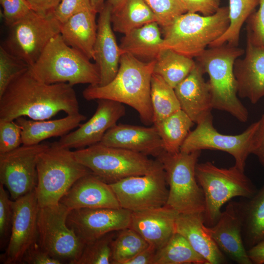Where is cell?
Wrapping results in <instances>:
<instances>
[{"label":"cell","instance_id":"6da1fadb","mask_svg":"<svg viewBox=\"0 0 264 264\" xmlns=\"http://www.w3.org/2000/svg\"><path fill=\"white\" fill-rule=\"evenodd\" d=\"M61 111L80 113L76 93L67 83L41 81L29 68L8 86L0 96V119L15 121L20 117L47 120Z\"/></svg>","mask_w":264,"mask_h":264},{"label":"cell","instance_id":"7a4b0ae2","mask_svg":"<svg viewBox=\"0 0 264 264\" xmlns=\"http://www.w3.org/2000/svg\"><path fill=\"white\" fill-rule=\"evenodd\" d=\"M155 60L143 62L129 53L122 54L117 73L108 84L89 85L83 91L88 101L108 99L129 105L146 125L153 124L151 79Z\"/></svg>","mask_w":264,"mask_h":264},{"label":"cell","instance_id":"3957f363","mask_svg":"<svg viewBox=\"0 0 264 264\" xmlns=\"http://www.w3.org/2000/svg\"><path fill=\"white\" fill-rule=\"evenodd\" d=\"M244 53L238 46L224 44L206 48L196 57V62L209 76L213 109L226 111L242 122L247 121L248 113L238 97L234 65Z\"/></svg>","mask_w":264,"mask_h":264},{"label":"cell","instance_id":"277c9868","mask_svg":"<svg viewBox=\"0 0 264 264\" xmlns=\"http://www.w3.org/2000/svg\"><path fill=\"white\" fill-rule=\"evenodd\" d=\"M90 60L66 44L59 34L50 40L29 69L36 78L48 84L97 85L100 81L98 68Z\"/></svg>","mask_w":264,"mask_h":264},{"label":"cell","instance_id":"5b68a950","mask_svg":"<svg viewBox=\"0 0 264 264\" xmlns=\"http://www.w3.org/2000/svg\"><path fill=\"white\" fill-rule=\"evenodd\" d=\"M229 25L228 7H220L214 14L208 16L186 12L163 28L161 49H170L196 58L222 36Z\"/></svg>","mask_w":264,"mask_h":264},{"label":"cell","instance_id":"8992f818","mask_svg":"<svg viewBox=\"0 0 264 264\" xmlns=\"http://www.w3.org/2000/svg\"><path fill=\"white\" fill-rule=\"evenodd\" d=\"M37 172L35 191L40 207L59 203L78 179L91 173L77 161L73 151L61 146L58 142L50 143L40 154Z\"/></svg>","mask_w":264,"mask_h":264},{"label":"cell","instance_id":"52a82bcc","mask_svg":"<svg viewBox=\"0 0 264 264\" xmlns=\"http://www.w3.org/2000/svg\"><path fill=\"white\" fill-rule=\"evenodd\" d=\"M196 176L205 199L203 213L205 224L213 226L221 213V207L232 198H248L257 192L250 179L234 165L228 168L218 167L211 162L197 163Z\"/></svg>","mask_w":264,"mask_h":264},{"label":"cell","instance_id":"ba28073f","mask_svg":"<svg viewBox=\"0 0 264 264\" xmlns=\"http://www.w3.org/2000/svg\"><path fill=\"white\" fill-rule=\"evenodd\" d=\"M201 151L169 153L163 151L156 158L165 172L168 197L165 205L178 214L204 213L205 199L196 176Z\"/></svg>","mask_w":264,"mask_h":264},{"label":"cell","instance_id":"9c48e42d","mask_svg":"<svg viewBox=\"0 0 264 264\" xmlns=\"http://www.w3.org/2000/svg\"><path fill=\"white\" fill-rule=\"evenodd\" d=\"M77 161L105 182L144 175L157 163L141 153L97 143L73 151Z\"/></svg>","mask_w":264,"mask_h":264},{"label":"cell","instance_id":"30bf717a","mask_svg":"<svg viewBox=\"0 0 264 264\" xmlns=\"http://www.w3.org/2000/svg\"><path fill=\"white\" fill-rule=\"evenodd\" d=\"M9 28L3 46L30 67L50 40L60 34L61 23L54 13L42 14L32 10Z\"/></svg>","mask_w":264,"mask_h":264},{"label":"cell","instance_id":"8fae6325","mask_svg":"<svg viewBox=\"0 0 264 264\" xmlns=\"http://www.w3.org/2000/svg\"><path fill=\"white\" fill-rule=\"evenodd\" d=\"M70 210L59 203L39 207L37 216L38 242L52 257L74 264L85 243L67 225Z\"/></svg>","mask_w":264,"mask_h":264},{"label":"cell","instance_id":"7c38bea8","mask_svg":"<svg viewBox=\"0 0 264 264\" xmlns=\"http://www.w3.org/2000/svg\"><path fill=\"white\" fill-rule=\"evenodd\" d=\"M157 160L154 168L144 175L127 177L110 184L120 207L135 212L166 205L169 189L165 171Z\"/></svg>","mask_w":264,"mask_h":264},{"label":"cell","instance_id":"4fadbf2b","mask_svg":"<svg viewBox=\"0 0 264 264\" xmlns=\"http://www.w3.org/2000/svg\"><path fill=\"white\" fill-rule=\"evenodd\" d=\"M197 124L196 128L189 132L181 146L180 152L191 153L206 149L225 152L234 157L235 166L244 171L247 158L252 154L259 121L237 135L218 132L213 126L212 114Z\"/></svg>","mask_w":264,"mask_h":264},{"label":"cell","instance_id":"5bb4252c","mask_svg":"<svg viewBox=\"0 0 264 264\" xmlns=\"http://www.w3.org/2000/svg\"><path fill=\"white\" fill-rule=\"evenodd\" d=\"M49 144L42 142L33 145H22L10 152L0 154V182L7 189L12 200L35 189L38 158Z\"/></svg>","mask_w":264,"mask_h":264},{"label":"cell","instance_id":"9a60e30c","mask_svg":"<svg viewBox=\"0 0 264 264\" xmlns=\"http://www.w3.org/2000/svg\"><path fill=\"white\" fill-rule=\"evenodd\" d=\"M39 207L35 189L12 201V227L5 251L0 257L2 263H21L26 251L38 242Z\"/></svg>","mask_w":264,"mask_h":264},{"label":"cell","instance_id":"2e32d148","mask_svg":"<svg viewBox=\"0 0 264 264\" xmlns=\"http://www.w3.org/2000/svg\"><path fill=\"white\" fill-rule=\"evenodd\" d=\"M132 212L120 207L70 210L66 223L85 244L107 233L129 227Z\"/></svg>","mask_w":264,"mask_h":264},{"label":"cell","instance_id":"e0dca14e","mask_svg":"<svg viewBox=\"0 0 264 264\" xmlns=\"http://www.w3.org/2000/svg\"><path fill=\"white\" fill-rule=\"evenodd\" d=\"M92 117L76 130L61 137L58 144L68 149H81L100 143L106 132L125 115L123 104L108 99L97 100Z\"/></svg>","mask_w":264,"mask_h":264},{"label":"cell","instance_id":"ac0fdd59","mask_svg":"<svg viewBox=\"0 0 264 264\" xmlns=\"http://www.w3.org/2000/svg\"><path fill=\"white\" fill-rule=\"evenodd\" d=\"M241 202L230 201L217 222L207 230L221 251L239 264H252L242 236Z\"/></svg>","mask_w":264,"mask_h":264},{"label":"cell","instance_id":"d6986e66","mask_svg":"<svg viewBox=\"0 0 264 264\" xmlns=\"http://www.w3.org/2000/svg\"><path fill=\"white\" fill-rule=\"evenodd\" d=\"M99 13L94 45V61L100 76L99 83L97 85L103 86L110 83L116 75L122 52L117 43L112 27V10L107 1Z\"/></svg>","mask_w":264,"mask_h":264},{"label":"cell","instance_id":"ffe728a7","mask_svg":"<svg viewBox=\"0 0 264 264\" xmlns=\"http://www.w3.org/2000/svg\"><path fill=\"white\" fill-rule=\"evenodd\" d=\"M70 211L78 209L120 208L110 184L92 173L78 179L60 201Z\"/></svg>","mask_w":264,"mask_h":264},{"label":"cell","instance_id":"44dd1931","mask_svg":"<svg viewBox=\"0 0 264 264\" xmlns=\"http://www.w3.org/2000/svg\"><path fill=\"white\" fill-rule=\"evenodd\" d=\"M234 73L240 97L247 98L253 104L264 97V47L247 39L245 56L235 61Z\"/></svg>","mask_w":264,"mask_h":264},{"label":"cell","instance_id":"7402d4cb","mask_svg":"<svg viewBox=\"0 0 264 264\" xmlns=\"http://www.w3.org/2000/svg\"><path fill=\"white\" fill-rule=\"evenodd\" d=\"M100 143L155 157L164 151L158 131L154 125L146 127L115 124L106 132Z\"/></svg>","mask_w":264,"mask_h":264},{"label":"cell","instance_id":"603a6c76","mask_svg":"<svg viewBox=\"0 0 264 264\" xmlns=\"http://www.w3.org/2000/svg\"><path fill=\"white\" fill-rule=\"evenodd\" d=\"M204 73L196 62L190 73L174 88L181 109L196 124L211 115L213 109L209 84L203 77Z\"/></svg>","mask_w":264,"mask_h":264},{"label":"cell","instance_id":"cb8c5ba5","mask_svg":"<svg viewBox=\"0 0 264 264\" xmlns=\"http://www.w3.org/2000/svg\"><path fill=\"white\" fill-rule=\"evenodd\" d=\"M178 213L166 205L132 212L129 227L138 232L156 250L175 233Z\"/></svg>","mask_w":264,"mask_h":264},{"label":"cell","instance_id":"d4e9b609","mask_svg":"<svg viewBox=\"0 0 264 264\" xmlns=\"http://www.w3.org/2000/svg\"><path fill=\"white\" fill-rule=\"evenodd\" d=\"M175 232L183 236L193 248L208 264L227 262L225 255L218 247L207 230L203 213L178 214Z\"/></svg>","mask_w":264,"mask_h":264},{"label":"cell","instance_id":"484cf974","mask_svg":"<svg viewBox=\"0 0 264 264\" xmlns=\"http://www.w3.org/2000/svg\"><path fill=\"white\" fill-rule=\"evenodd\" d=\"M98 13L93 9L80 12L61 23L60 34L65 43L94 60Z\"/></svg>","mask_w":264,"mask_h":264},{"label":"cell","instance_id":"4316f807","mask_svg":"<svg viewBox=\"0 0 264 264\" xmlns=\"http://www.w3.org/2000/svg\"><path fill=\"white\" fill-rule=\"evenodd\" d=\"M80 113L55 120H34L20 117L15 120L22 129V145H33L54 137L63 136L86 119Z\"/></svg>","mask_w":264,"mask_h":264},{"label":"cell","instance_id":"83f0119b","mask_svg":"<svg viewBox=\"0 0 264 264\" xmlns=\"http://www.w3.org/2000/svg\"><path fill=\"white\" fill-rule=\"evenodd\" d=\"M159 26L154 22L125 34L119 45L122 54L129 53L138 59L155 60L163 40Z\"/></svg>","mask_w":264,"mask_h":264},{"label":"cell","instance_id":"f1b7e54d","mask_svg":"<svg viewBox=\"0 0 264 264\" xmlns=\"http://www.w3.org/2000/svg\"><path fill=\"white\" fill-rule=\"evenodd\" d=\"M247 199L241 202L242 236L247 250L264 241V186Z\"/></svg>","mask_w":264,"mask_h":264},{"label":"cell","instance_id":"f546056e","mask_svg":"<svg viewBox=\"0 0 264 264\" xmlns=\"http://www.w3.org/2000/svg\"><path fill=\"white\" fill-rule=\"evenodd\" d=\"M196 64L192 58L170 49H163L155 59L154 73L174 88L190 73Z\"/></svg>","mask_w":264,"mask_h":264},{"label":"cell","instance_id":"4dcf8cb0","mask_svg":"<svg viewBox=\"0 0 264 264\" xmlns=\"http://www.w3.org/2000/svg\"><path fill=\"white\" fill-rule=\"evenodd\" d=\"M111 22L114 31L125 35L157 20L144 0H126L120 8L112 13Z\"/></svg>","mask_w":264,"mask_h":264},{"label":"cell","instance_id":"1f68e13d","mask_svg":"<svg viewBox=\"0 0 264 264\" xmlns=\"http://www.w3.org/2000/svg\"><path fill=\"white\" fill-rule=\"evenodd\" d=\"M194 123L181 109L154 124L158 132L165 151L176 153L189 134Z\"/></svg>","mask_w":264,"mask_h":264},{"label":"cell","instance_id":"d6a6232c","mask_svg":"<svg viewBox=\"0 0 264 264\" xmlns=\"http://www.w3.org/2000/svg\"><path fill=\"white\" fill-rule=\"evenodd\" d=\"M153 264H208L181 235L175 232L169 241L156 250Z\"/></svg>","mask_w":264,"mask_h":264},{"label":"cell","instance_id":"836d02e7","mask_svg":"<svg viewBox=\"0 0 264 264\" xmlns=\"http://www.w3.org/2000/svg\"><path fill=\"white\" fill-rule=\"evenodd\" d=\"M259 2L260 0H229V26L224 33L208 47L224 44L238 46L241 28Z\"/></svg>","mask_w":264,"mask_h":264},{"label":"cell","instance_id":"e575fe53","mask_svg":"<svg viewBox=\"0 0 264 264\" xmlns=\"http://www.w3.org/2000/svg\"><path fill=\"white\" fill-rule=\"evenodd\" d=\"M151 98L153 124L181 109L174 88L154 73L151 79Z\"/></svg>","mask_w":264,"mask_h":264},{"label":"cell","instance_id":"d590c367","mask_svg":"<svg viewBox=\"0 0 264 264\" xmlns=\"http://www.w3.org/2000/svg\"><path fill=\"white\" fill-rule=\"evenodd\" d=\"M149 246L148 242L132 229L120 230L112 242L111 264H124Z\"/></svg>","mask_w":264,"mask_h":264},{"label":"cell","instance_id":"8d00e7d4","mask_svg":"<svg viewBox=\"0 0 264 264\" xmlns=\"http://www.w3.org/2000/svg\"><path fill=\"white\" fill-rule=\"evenodd\" d=\"M115 232L86 243L74 264H111L112 242L116 235Z\"/></svg>","mask_w":264,"mask_h":264},{"label":"cell","instance_id":"74e56055","mask_svg":"<svg viewBox=\"0 0 264 264\" xmlns=\"http://www.w3.org/2000/svg\"><path fill=\"white\" fill-rule=\"evenodd\" d=\"M29 68L21 59L9 52L3 45L0 46V96L8 86Z\"/></svg>","mask_w":264,"mask_h":264},{"label":"cell","instance_id":"f35d334b","mask_svg":"<svg viewBox=\"0 0 264 264\" xmlns=\"http://www.w3.org/2000/svg\"><path fill=\"white\" fill-rule=\"evenodd\" d=\"M162 28L170 25L187 11L180 0H144Z\"/></svg>","mask_w":264,"mask_h":264},{"label":"cell","instance_id":"ab89813d","mask_svg":"<svg viewBox=\"0 0 264 264\" xmlns=\"http://www.w3.org/2000/svg\"><path fill=\"white\" fill-rule=\"evenodd\" d=\"M22 144V129L15 121L0 119V154L13 151Z\"/></svg>","mask_w":264,"mask_h":264},{"label":"cell","instance_id":"60d3db41","mask_svg":"<svg viewBox=\"0 0 264 264\" xmlns=\"http://www.w3.org/2000/svg\"><path fill=\"white\" fill-rule=\"evenodd\" d=\"M4 186L0 184V242L3 248L10 238L12 220V201Z\"/></svg>","mask_w":264,"mask_h":264},{"label":"cell","instance_id":"b9f144b4","mask_svg":"<svg viewBox=\"0 0 264 264\" xmlns=\"http://www.w3.org/2000/svg\"><path fill=\"white\" fill-rule=\"evenodd\" d=\"M3 17L9 27L27 15L32 8L26 0H0Z\"/></svg>","mask_w":264,"mask_h":264},{"label":"cell","instance_id":"7bdbcfd3","mask_svg":"<svg viewBox=\"0 0 264 264\" xmlns=\"http://www.w3.org/2000/svg\"><path fill=\"white\" fill-rule=\"evenodd\" d=\"M258 11L247 19V39L253 44L264 47V0H260Z\"/></svg>","mask_w":264,"mask_h":264},{"label":"cell","instance_id":"ee69618b","mask_svg":"<svg viewBox=\"0 0 264 264\" xmlns=\"http://www.w3.org/2000/svg\"><path fill=\"white\" fill-rule=\"evenodd\" d=\"M90 9H93L90 0H62L55 10L54 14L62 23L72 16Z\"/></svg>","mask_w":264,"mask_h":264},{"label":"cell","instance_id":"f6af8a7d","mask_svg":"<svg viewBox=\"0 0 264 264\" xmlns=\"http://www.w3.org/2000/svg\"><path fill=\"white\" fill-rule=\"evenodd\" d=\"M21 263L27 264H60L59 260L45 251L38 242L32 244L24 254Z\"/></svg>","mask_w":264,"mask_h":264},{"label":"cell","instance_id":"bcb514c9","mask_svg":"<svg viewBox=\"0 0 264 264\" xmlns=\"http://www.w3.org/2000/svg\"><path fill=\"white\" fill-rule=\"evenodd\" d=\"M187 12L208 16L214 14L220 7V0H180Z\"/></svg>","mask_w":264,"mask_h":264},{"label":"cell","instance_id":"7dc6e473","mask_svg":"<svg viewBox=\"0 0 264 264\" xmlns=\"http://www.w3.org/2000/svg\"><path fill=\"white\" fill-rule=\"evenodd\" d=\"M252 154L257 156L264 167V114L259 120V126L254 136Z\"/></svg>","mask_w":264,"mask_h":264},{"label":"cell","instance_id":"c3c4849f","mask_svg":"<svg viewBox=\"0 0 264 264\" xmlns=\"http://www.w3.org/2000/svg\"><path fill=\"white\" fill-rule=\"evenodd\" d=\"M34 11L42 14L54 13L62 0H26Z\"/></svg>","mask_w":264,"mask_h":264},{"label":"cell","instance_id":"681fc988","mask_svg":"<svg viewBox=\"0 0 264 264\" xmlns=\"http://www.w3.org/2000/svg\"><path fill=\"white\" fill-rule=\"evenodd\" d=\"M156 249L149 245L132 258L126 261L124 264H153Z\"/></svg>","mask_w":264,"mask_h":264},{"label":"cell","instance_id":"f907efd6","mask_svg":"<svg viewBox=\"0 0 264 264\" xmlns=\"http://www.w3.org/2000/svg\"><path fill=\"white\" fill-rule=\"evenodd\" d=\"M247 252L252 264H264V241L250 248Z\"/></svg>","mask_w":264,"mask_h":264},{"label":"cell","instance_id":"816d5d0a","mask_svg":"<svg viewBox=\"0 0 264 264\" xmlns=\"http://www.w3.org/2000/svg\"><path fill=\"white\" fill-rule=\"evenodd\" d=\"M126 0H108L107 2L110 5L112 13L120 8Z\"/></svg>","mask_w":264,"mask_h":264},{"label":"cell","instance_id":"f5cc1de1","mask_svg":"<svg viewBox=\"0 0 264 264\" xmlns=\"http://www.w3.org/2000/svg\"><path fill=\"white\" fill-rule=\"evenodd\" d=\"M92 8L99 13L103 8L105 2L104 0H90Z\"/></svg>","mask_w":264,"mask_h":264}]
</instances>
